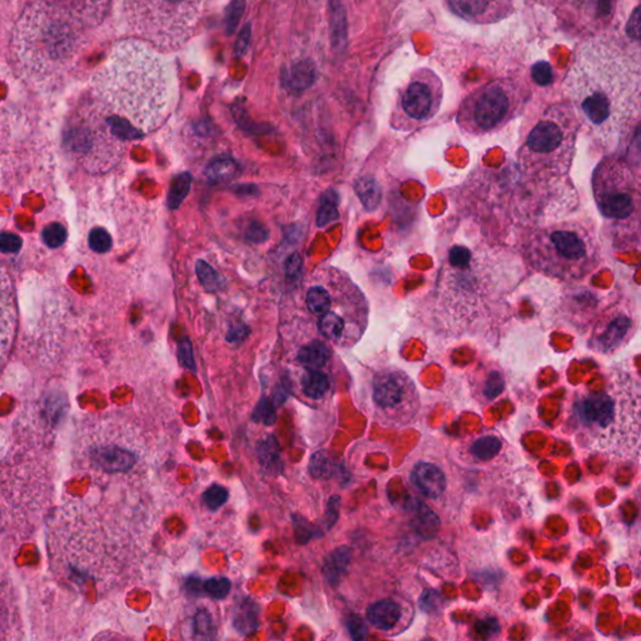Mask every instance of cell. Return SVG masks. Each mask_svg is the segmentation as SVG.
<instances>
[{"instance_id":"cell-1","label":"cell","mask_w":641,"mask_h":641,"mask_svg":"<svg viewBox=\"0 0 641 641\" xmlns=\"http://www.w3.org/2000/svg\"><path fill=\"white\" fill-rule=\"evenodd\" d=\"M640 54L612 35L577 48L565 79L580 126L604 148L629 135L640 116Z\"/></svg>"},{"instance_id":"cell-2","label":"cell","mask_w":641,"mask_h":641,"mask_svg":"<svg viewBox=\"0 0 641 641\" xmlns=\"http://www.w3.org/2000/svg\"><path fill=\"white\" fill-rule=\"evenodd\" d=\"M92 84L100 111L137 132L157 128L173 95L168 62L146 41L118 43L94 73Z\"/></svg>"},{"instance_id":"cell-3","label":"cell","mask_w":641,"mask_h":641,"mask_svg":"<svg viewBox=\"0 0 641 641\" xmlns=\"http://www.w3.org/2000/svg\"><path fill=\"white\" fill-rule=\"evenodd\" d=\"M531 269L562 282H577L600 266L601 248L590 222L564 221L537 228L522 243Z\"/></svg>"},{"instance_id":"cell-4","label":"cell","mask_w":641,"mask_h":641,"mask_svg":"<svg viewBox=\"0 0 641 641\" xmlns=\"http://www.w3.org/2000/svg\"><path fill=\"white\" fill-rule=\"evenodd\" d=\"M581 128L570 102L548 105L537 118L518 151L521 173L534 181L554 182L567 177Z\"/></svg>"},{"instance_id":"cell-5","label":"cell","mask_w":641,"mask_h":641,"mask_svg":"<svg viewBox=\"0 0 641 641\" xmlns=\"http://www.w3.org/2000/svg\"><path fill=\"white\" fill-rule=\"evenodd\" d=\"M76 27L43 3L30 6L20 18L15 36L18 57L30 76L50 79L70 65L81 49L82 36Z\"/></svg>"},{"instance_id":"cell-6","label":"cell","mask_w":641,"mask_h":641,"mask_svg":"<svg viewBox=\"0 0 641 641\" xmlns=\"http://www.w3.org/2000/svg\"><path fill=\"white\" fill-rule=\"evenodd\" d=\"M595 203L607 224L614 245H639L640 242V177L639 170L620 156L601 159L591 177Z\"/></svg>"},{"instance_id":"cell-7","label":"cell","mask_w":641,"mask_h":641,"mask_svg":"<svg viewBox=\"0 0 641 641\" xmlns=\"http://www.w3.org/2000/svg\"><path fill=\"white\" fill-rule=\"evenodd\" d=\"M210 0H127L130 27L146 43L177 49L196 34Z\"/></svg>"},{"instance_id":"cell-8","label":"cell","mask_w":641,"mask_h":641,"mask_svg":"<svg viewBox=\"0 0 641 641\" xmlns=\"http://www.w3.org/2000/svg\"><path fill=\"white\" fill-rule=\"evenodd\" d=\"M530 98V88L522 79L491 81L462 100L456 122L464 135H494L519 117Z\"/></svg>"},{"instance_id":"cell-9","label":"cell","mask_w":641,"mask_h":641,"mask_svg":"<svg viewBox=\"0 0 641 641\" xmlns=\"http://www.w3.org/2000/svg\"><path fill=\"white\" fill-rule=\"evenodd\" d=\"M630 406L621 391H590L572 405V420L591 447L610 451L612 441H616L620 450L619 441H625L621 431L639 438V411Z\"/></svg>"},{"instance_id":"cell-10","label":"cell","mask_w":641,"mask_h":641,"mask_svg":"<svg viewBox=\"0 0 641 641\" xmlns=\"http://www.w3.org/2000/svg\"><path fill=\"white\" fill-rule=\"evenodd\" d=\"M443 100V83L435 70L414 69L397 92L391 127L414 132L438 114Z\"/></svg>"},{"instance_id":"cell-11","label":"cell","mask_w":641,"mask_h":641,"mask_svg":"<svg viewBox=\"0 0 641 641\" xmlns=\"http://www.w3.org/2000/svg\"><path fill=\"white\" fill-rule=\"evenodd\" d=\"M372 398L382 420L392 427L408 425L420 410V396L414 381L397 368L384 370L375 376Z\"/></svg>"},{"instance_id":"cell-12","label":"cell","mask_w":641,"mask_h":641,"mask_svg":"<svg viewBox=\"0 0 641 641\" xmlns=\"http://www.w3.org/2000/svg\"><path fill=\"white\" fill-rule=\"evenodd\" d=\"M637 330L635 309L629 302L619 301L607 307L595 322L589 347L599 353H614L628 344Z\"/></svg>"},{"instance_id":"cell-13","label":"cell","mask_w":641,"mask_h":641,"mask_svg":"<svg viewBox=\"0 0 641 641\" xmlns=\"http://www.w3.org/2000/svg\"><path fill=\"white\" fill-rule=\"evenodd\" d=\"M456 17L473 24L497 23L515 11L513 0H446Z\"/></svg>"},{"instance_id":"cell-14","label":"cell","mask_w":641,"mask_h":641,"mask_svg":"<svg viewBox=\"0 0 641 641\" xmlns=\"http://www.w3.org/2000/svg\"><path fill=\"white\" fill-rule=\"evenodd\" d=\"M17 330V307L9 274L0 264V368L6 363Z\"/></svg>"},{"instance_id":"cell-15","label":"cell","mask_w":641,"mask_h":641,"mask_svg":"<svg viewBox=\"0 0 641 641\" xmlns=\"http://www.w3.org/2000/svg\"><path fill=\"white\" fill-rule=\"evenodd\" d=\"M39 3L81 27L84 23H100L109 11L112 0H43Z\"/></svg>"},{"instance_id":"cell-16","label":"cell","mask_w":641,"mask_h":641,"mask_svg":"<svg viewBox=\"0 0 641 641\" xmlns=\"http://www.w3.org/2000/svg\"><path fill=\"white\" fill-rule=\"evenodd\" d=\"M411 481L422 495L438 499L446 490V478L438 466L429 462H419L411 473Z\"/></svg>"},{"instance_id":"cell-17","label":"cell","mask_w":641,"mask_h":641,"mask_svg":"<svg viewBox=\"0 0 641 641\" xmlns=\"http://www.w3.org/2000/svg\"><path fill=\"white\" fill-rule=\"evenodd\" d=\"M90 459L95 466L108 473L127 471L135 464V456L130 451L113 445L94 450Z\"/></svg>"},{"instance_id":"cell-18","label":"cell","mask_w":641,"mask_h":641,"mask_svg":"<svg viewBox=\"0 0 641 641\" xmlns=\"http://www.w3.org/2000/svg\"><path fill=\"white\" fill-rule=\"evenodd\" d=\"M403 609L392 600H381L367 609V620L376 629L390 631L401 620Z\"/></svg>"},{"instance_id":"cell-19","label":"cell","mask_w":641,"mask_h":641,"mask_svg":"<svg viewBox=\"0 0 641 641\" xmlns=\"http://www.w3.org/2000/svg\"><path fill=\"white\" fill-rule=\"evenodd\" d=\"M351 562V550L346 546H341L332 553L327 555L325 562H323V576L327 580V583L331 585H337L341 579L347 572L349 565Z\"/></svg>"},{"instance_id":"cell-20","label":"cell","mask_w":641,"mask_h":641,"mask_svg":"<svg viewBox=\"0 0 641 641\" xmlns=\"http://www.w3.org/2000/svg\"><path fill=\"white\" fill-rule=\"evenodd\" d=\"M338 278H339V274L336 276V283H335V287L331 288V293L326 286H312L307 290L306 306L312 315L320 317L331 309L336 290H337Z\"/></svg>"},{"instance_id":"cell-21","label":"cell","mask_w":641,"mask_h":641,"mask_svg":"<svg viewBox=\"0 0 641 641\" xmlns=\"http://www.w3.org/2000/svg\"><path fill=\"white\" fill-rule=\"evenodd\" d=\"M330 358H331V350L327 347L326 344L320 341H316V342L304 346L299 350L297 355L298 362L309 371L320 370L326 365L327 362L330 361Z\"/></svg>"},{"instance_id":"cell-22","label":"cell","mask_w":641,"mask_h":641,"mask_svg":"<svg viewBox=\"0 0 641 641\" xmlns=\"http://www.w3.org/2000/svg\"><path fill=\"white\" fill-rule=\"evenodd\" d=\"M259 610L253 600H243L234 610V625L242 635H251L258 628Z\"/></svg>"},{"instance_id":"cell-23","label":"cell","mask_w":641,"mask_h":641,"mask_svg":"<svg viewBox=\"0 0 641 641\" xmlns=\"http://www.w3.org/2000/svg\"><path fill=\"white\" fill-rule=\"evenodd\" d=\"M280 451L278 443L274 436H267L258 443L257 457L266 471H269V473L281 471L282 462H281Z\"/></svg>"},{"instance_id":"cell-24","label":"cell","mask_w":641,"mask_h":641,"mask_svg":"<svg viewBox=\"0 0 641 641\" xmlns=\"http://www.w3.org/2000/svg\"><path fill=\"white\" fill-rule=\"evenodd\" d=\"M238 173V166L231 158H221L205 169V177L212 183H224L234 180Z\"/></svg>"},{"instance_id":"cell-25","label":"cell","mask_w":641,"mask_h":641,"mask_svg":"<svg viewBox=\"0 0 641 641\" xmlns=\"http://www.w3.org/2000/svg\"><path fill=\"white\" fill-rule=\"evenodd\" d=\"M301 385L306 396L318 400L326 395L330 389V381L325 373L318 370H312L304 375Z\"/></svg>"},{"instance_id":"cell-26","label":"cell","mask_w":641,"mask_h":641,"mask_svg":"<svg viewBox=\"0 0 641 641\" xmlns=\"http://www.w3.org/2000/svg\"><path fill=\"white\" fill-rule=\"evenodd\" d=\"M191 184H192L191 173H181L175 177L170 184L168 198H167V204L170 210H177L181 205L191 189Z\"/></svg>"},{"instance_id":"cell-27","label":"cell","mask_w":641,"mask_h":641,"mask_svg":"<svg viewBox=\"0 0 641 641\" xmlns=\"http://www.w3.org/2000/svg\"><path fill=\"white\" fill-rule=\"evenodd\" d=\"M309 473L315 478L328 480L336 473V465L332 459L325 451H318L311 457L309 465Z\"/></svg>"},{"instance_id":"cell-28","label":"cell","mask_w":641,"mask_h":641,"mask_svg":"<svg viewBox=\"0 0 641 641\" xmlns=\"http://www.w3.org/2000/svg\"><path fill=\"white\" fill-rule=\"evenodd\" d=\"M502 447V443L495 436L478 438L470 447L471 455L480 461L492 460Z\"/></svg>"},{"instance_id":"cell-29","label":"cell","mask_w":641,"mask_h":641,"mask_svg":"<svg viewBox=\"0 0 641 641\" xmlns=\"http://www.w3.org/2000/svg\"><path fill=\"white\" fill-rule=\"evenodd\" d=\"M414 526L416 530L422 535L430 537L432 532H436L438 526V520L435 513H432L429 507L425 505H419L416 510V518L414 519Z\"/></svg>"},{"instance_id":"cell-30","label":"cell","mask_w":641,"mask_h":641,"mask_svg":"<svg viewBox=\"0 0 641 641\" xmlns=\"http://www.w3.org/2000/svg\"><path fill=\"white\" fill-rule=\"evenodd\" d=\"M196 272L198 276L199 282L207 291L216 292L223 287V280H222L221 276L217 274L216 271L212 269L205 261H202V259L197 261Z\"/></svg>"},{"instance_id":"cell-31","label":"cell","mask_w":641,"mask_h":641,"mask_svg":"<svg viewBox=\"0 0 641 641\" xmlns=\"http://www.w3.org/2000/svg\"><path fill=\"white\" fill-rule=\"evenodd\" d=\"M531 79L540 87H548L554 82L553 67L545 60H540L531 67Z\"/></svg>"},{"instance_id":"cell-32","label":"cell","mask_w":641,"mask_h":641,"mask_svg":"<svg viewBox=\"0 0 641 641\" xmlns=\"http://www.w3.org/2000/svg\"><path fill=\"white\" fill-rule=\"evenodd\" d=\"M231 588H232V583L227 577H212L204 583V591L213 599H218V600L226 599V596H228L231 591Z\"/></svg>"},{"instance_id":"cell-33","label":"cell","mask_w":641,"mask_h":641,"mask_svg":"<svg viewBox=\"0 0 641 641\" xmlns=\"http://www.w3.org/2000/svg\"><path fill=\"white\" fill-rule=\"evenodd\" d=\"M253 420L263 422L264 425H274L277 420L274 403L269 401L267 397H263L253 411Z\"/></svg>"},{"instance_id":"cell-34","label":"cell","mask_w":641,"mask_h":641,"mask_svg":"<svg viewBox=\"0 0 641 641\" xmlns=\"http://www.w3.org/2000/svg\"><path fill=\"white\" fill-rule=\"evenodd\" d=\"M338 220L337 205H336V197L327 194L323 198L322 205L318 210V217H317V223L320 227L327 226L330 223Z\"/></svg>"},{"instance_id":"cell-35","label":"cell","mask_w":641,"mask_h":641,"mask_svg":"<svg viewBox=\"0 0 641 641\" xmlns=\"http://www.w3.org/2000/svg\"><path fill=\"white\" fill-rule=\"evenodd\" d=\"M89 247L97 253H105L112 248L111 234L105 231L104 228H93L89 234Z\"/></svg>"},{"instance_id":"cell-36","label":"cell","mask_w":641,"mask_h":641,"mask_svg":"<svg viewBox=\"0 0 641 641\" xmlns=\"http://www.w3.org/2000/svg\"><path fill=\"white\" fill-rule=\"evenodd\" d=\"M228 500V491L221 485H213L204 492V505L210 510H218L223 506Z\"/></svg>"},{"instance_id":"cell-37","label":"cell","mask_w":641,"mask_h":641,"mask_svg":"<svg viewBox=\"0 0 641 641\" xmlns=\"http://www.w3.org/2000/svg\"><path fill=\"white\" fill-rule=\"evenodd\" d=\"M67 239V231L65 226L59 223H53L44 228L43 231V241L50 248H58L63 245Z\"/></svg>"},{"instance_id":"cell-38","label":"cell","mask_w":641,"mask_h":641,"mask_svg":"<svg viewBox=\"0 0 641 641\" xmlns=\"http://www.w3.org/2000/svg\"><path fill=\"white\" fill-rule=\"evenodd\" d=\"M505 389V379L500 371H491L485 381L483 393L487 400H494Z\"/></svg>"},{"instance_id":"cell-39","label":"cell","mask_w":641,"mask_h":641,"mask_svg":"<svg viewBox=\"0 0 641 641\" xmlns=\"http://www.w3.org/2000/svg\"><path fill=\"white\" fill-rule=\"evenodd\" d=\"M313 82V69L309 65H298L292 70L291 87L293 89H304Z\"/></svg>"},{"instance_id":"cell-40","label":"cell","mask_w":641,"mask_h":641,"mask_svg":"<svg viewBox=\"0 0 641 641\" xmlns=\"http://www.w3.org/2000/svg\"><path fill=\"white\" fill-rule=\"evenodd\" d=\"M346 628L353 640H365L368 636L367 626L363 619L355 614L346 618Z\"/></svg>"},{"instance_id":"cell-41","label":"cell","mask_w":641,"mask_h":641,"mask_svg":"<svg viewBox=\"0 0 641 641\" xmlns=\"http://www.w3.org/2000/svg\"><path fill=\"white\" fill-rule=\"evenodd\" d=\"M245 0H234V3L229 6L227 11V18H226V27H227L228 34H232L236 27L238 25L239 19L245 11Z\"/></svg>"},{"instance_id":"cell-42","label":"cell","mask_w":641,"mask_h":641,"mask_svg":"<svg viewBox=\"0 0 641 641\" xmlns=\"http://www.w3.org/2000/svg\"><path fill=\"white\" fill-rule=\"evenodd\" d=\"M356 189H357L360 198L363 201V203L366 204V205H375V204L377 203L376 198L379 196L376 194V186L375 184H371L368 181L358 182L357 186H356Z\"/></svg>"},{"instance_id":"cell-43","label":"cell","mask_w":641,"mask_h":641,"mask_svg":"<svg viewBox=\"0 0 641 641\" xmlns=\"http://www.w3.org/2000/svg\"><path fill=\"white\" fill-rule=\"evenodd\" d=\"M22 247V239L17 234H0V251L3 253H17Z\"/></svg>"},{"instance_id":"cell-44","label":"cell","mask_w":641,"mask_h":641,"mask_svg":"<svg viewBox=\"0 0 641 641\" xmlns=\"http://www.w3.org/2000/svg\"><path fill=\"white\" fill-rule=\"evenodd\" d=\"M293 519H295V521H293V525H295V534H296L298 541H309V539L315 535V532L311 529V526H309V522H307V520L301 519L299 516H295Z\"/></svg>"},{"instance_id":"cell-45","label":"cell","mask_w":641,"mask_h":641,"mask_svg":"<svg viewBox=\"0 0 641 641\" xmlns=\"http://www.w3.org/2000/svg\"><path fill=\"white\" fill-rule=\"evenodd\" d=\"M476 631L483 637H492L500 633V625L496 621L495 619H486V620H480L476 624Z\"/></svg>"},{"instance_id":"cell-46","label":"cell","mask_w":641,"mask_h":641,"mask_svg":"<svg viewBox=\"0 0 641 641\" xmlns=\"http://www.w3.org/2000/svg\"><path fill=\"white\" fill-rule=\"evenodd\" d=\"M178 355H180V360H181L183 366H186L189 370H196L194 358H193L192 346H191L189 341L187 338L183 339V342L180 344Z\"/></svg>"},{"instance_id":"cell-47","label":"cell","mask_w":641,"mask_h":641,"mask_svg":"<svg viewBox=\"0 0 641 641\" xmlns=\"http://www.w3.org/2000/svg\"><path fill=\"white\" fill-rule=\"evenodd\" d=\"M267 229L263 227L262 224L259 223H252L248 226V229H247V234H245V237L252 241V242H263L264 239L267 238Z\"/></svg>"},{"instance_id":"cell-48","label":"cell","mask_w":641,"mask_h":641,"mask_svg":"<svg viewBox=\"0 0 641 641\" xmlns=\"http://www.w3.org/2000/svg\"><path fill=\"white\" fill-rule=\"evenodd\" d=\"M339 504L341 499L339 496H332L327 505L326 519L328 522V527H332L335 522L338 519V511H339Z\"/></svg>"},{"instance_id":"cell-49","label":"cell","mask_w":641,"mask_h":641,"mask_svg":"<svg viewBox=\"0 0 641 641\" xmlns=\"http://www.w3.org/2000/svg\"><path fill=\"white\" fill-rule=\"evenodd\" d=\"M301 269H302V259H301V257L296 255V253L292 255V256L287 259L286 262L287 276L293 278V277L298 276Z\"/></svg>"},{"instance_id":"cell-50","label":"cell","mask_w":641,"mask_h":641,"mask_svg":"<svg viewBox=\"0 0 641 641\" xmlns=\"http://www.w3.org/2000/svg\"><path fill=\"white\" fill-rule=\"evenodd\" d=\"M196 625H197V629L199 630L198 633H201L202 636H207L208 633H212L210 631V629H212V620H210V615L207 612H201L197 615Z\"/></svg>"},{"instance_id":"cell-51","label":"cell","mask_w":641,"mask_h":641,"mask_svg":"<svg viewBox=\"0 0 641 641\" xmlns=\"http://www.w3.org/2000/svg\"><path fill=\"white\" fill-rule=\"evenodd\" d=\"M248 38H250V28L247 27V28L242 30V33L239 35L238 41L236 44V52H245L247 44H248Z\"/></svg>"}]
</instances>
